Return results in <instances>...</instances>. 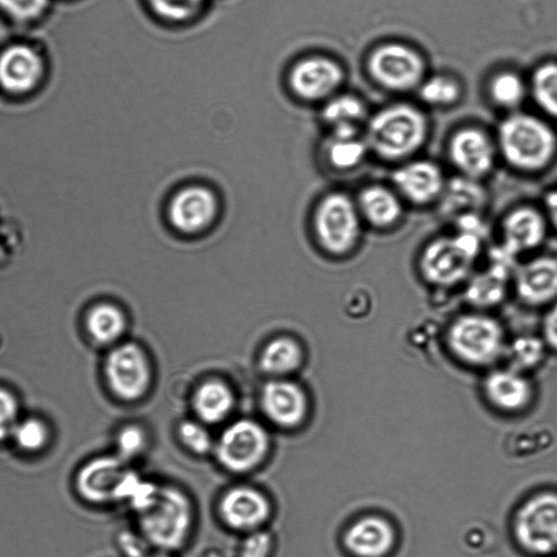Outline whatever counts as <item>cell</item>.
Returning a JSON list of instances; mask_svg holds the SVG:
<instances>
[{
    "instance_id": "44",
    "label": "cell",
    "mask_w": 557,
    "mask_h": 557,
    "mask_svg": "<svg viewBox=\"0 0 557 557\" xmlns=\"http://www.w3.org/2000/svg\"><path fill=\"white\" fill-rule=\"evenodd\" d=\"M544 203L552 223L557 228V190L548 193Z\"/></svg>"
},
{
    "instance_id": "26",
    "label": "cell",
    "mask_w": 557,
    "mask_h": 557,
    "mask_svg": "<svg viewBox=\"0 0 557 557\" xmlns=\"http://www.w3.org/2000/svg\"><path fill=\"white\" fill-rule=\"evenodd\" d=\"M86 330L98 344L116 342L125 330L122 311L112 304L101 302L89 309L86 315Z\"/></svg>"
},
{
    "instance_id": "8",
    "label": "cell",
    "mask_w": 557,
    "mask_h": 557,
    "mask_svg": "<svg viewBox=\"0 0 557 557\" xmlns=\"http://www.w3.org/2000/svg\"><path fill=\"white\" fill-rule=\"evenodd\" d=\"M361 215L356 201L343 193H332L320 202L314 218L318 239L333 255H344L357 244Z\"/></svg>"
},
{
    "instance_id": "45",
    "label": "cell",
    "mask_w": 557,
    "mask_h": 557,
    "mask_svg": "<svg viewBox=\"0 0 557 557\" xmlns=\"http://www.w3.org/2000/svg\"><path fill=\"white\" fill-rule=\"evenodd\" d=\"M148 557H171V556H169L164 552H160L159 554H154V555H151V556H148Z\"/></svg>"
},
{
    "instance_id": "43",
    "label": "cell",
    "mask_w": 557,
    "mask_h": 557,
    "mask_svg": "<svg viewBox=\"0 0 557 557\" xmlns=\"http://www.w3.org/2000/svg\"><path fill=\"white\" fill-rule=\"evenodd\" d=\"M543 332L546 343L557 349V304L547 312L543 323Z\"/></svg>"
},
{
    "instance_id": "37",
    "label": "cell",
    "mask_w": 557,
    "mask_h": 557,
    "mask_svg": "<svg viewBox=\"0 0 557 557\" xmlns=\"http://www.w3.org/2000/svg\"><path fill=\"white\" fill-rule=\"evenodd\" d=\"M176 434L181 444L190 453L201 456L213 450L214 442L202 422L183 420L177 424Z\"/></svg>"
},
{
    "instance_id": "30",
    "label": "cell",
    "mask_w": 557,
    "mask_h": 557,
    "mask_svg": "<svg viewBox=\"0 0 557 557\" xmlns=\"http://www.w3.org/2000/svg\"><path fill=\"white\" fill-rule=\"evenodd\" d=\"M367 151L366 140L358 136H336L331 134L327 144V156L333 166L348 170L361 163Z\"/></svg>"
},
{
    "instance_id": "28",
    "label": "cell",
    "mask_w": 557,
    "mask_h": 557,
    "mask_svg": "<svg viewBox=\"0 0 557 557\" xmlns=\"http://www.w3.org/2000/svg\"><path fill=\"white\" fill-rule=\"evenodd\" d=\"M366 107L360 98L350 94L337 92L323 102L321 116L331 127L355 125L366 117Z\"/></svg>"
},
{
    "instance_id": "40",
    "label": "cell",
    "mask_w": 557,
    "mask_h": 557,
    "mask_svg": "<svg viewBox=\"0 0 557 557\" xmlns=\"http://www.w3.org/2000/svg\"><path fill=\"white\" fill-rule=\"evenodd\" d=\"M17 422V399L10 391L0 387V442L12 435Z\"/></svg>"
},
{
    "instance_id": "27",
    "label": "cell",
    "mask_w": 557,
    "mask_h": 557,
    "mask_svg": "<svg viewBox=\"0 0 557 557\" xmlns=\"http://www.w3.org/2000/svg\"><path fill=\"white\" fill-rule=\"evenodd\" d=\"M159 22L182 26L194 23L207 10L210 0H143Z\"/></svg>"
},
{
    "instance_id": "4",
    "label": "cell",
    "mask_w": 557,
    "mask_h": 557,
    "mask_svg": "<svg viewBox=\"0 0 557 557\" xmlns=\"http://www.w3.org/2000/svg\"><path fill=\"white\" fill-rule=\"evenodd\" d=\"M479 249V238L469 232L434 238L422 249L419 271L430 284L454 286L468 277Z\"/></svg>"
},
{
    "instance_id": "10",
    "label": "cell",
    "mask_w": 557,
    "mask_h": 557,
    "mask_svg": "<svg viewBox=\"0 0 557 557\" xmlns=\"http://www.w3.org/2000/svg\"><path fill=\"white\" fill-rule=\"evenodd\" d=\"M109 388L121 400L132 403L143 398L152 382V368L145 351L136 344L115 346L104 361Z\"/></svg>"
},
{
    "instance_id": "25",
    "label": "cell",
    "mask_w": 557,
    "mask_h": 557,
    "mask_svg": "<svg viewBox=\"0 0 557 557\" xmlns=\"http://www.w3.org/2000/svg\"><path fill=\"white\" fill-rule=\"evenodd\" d=\"M302 358V350L297 342L288 337H278L263 347L259 367L272 379L286 377L300 368Z\"/></svg>"
},
{
    "instance_id": "19",
    "label": "cell",
    "mask_w": 557,
    "mask_h": 557,
    "mask_svg": "<svg viewBox=\"0 0 557 557\" xmlns=\"http://www.w3.org/2000/svg\"><path fill=\"white\" fill-rule=\"evenodd\" d=\"M216 201L207 188L193 186L181 190L171 201L169 216L182 232L194 233L206 227L214 218Z\"/></svg>"
},
{
    "instance_id": "6",
    "label": "cell",
    "mask_w": 557,
    "mask_h": 557,
    "mask_svg": "<svg viewBox=\"0 0 557 557\" xmlns=\"http://www.w3.org/2000/svg\"><path fill=\"white\" fill-rule=\"evenodd\" d=\"M270 437L256 420L243 418L230 423L214 442L218 462L227 471L243 474L256 469L267 457Z\"/></svg>"
},
{
    "instance_id": "16",
    "label": "cell",
    "mask_w": 557,
    "mask_h": 557,
    "mask_svg": "<svg viewBox=\"0 0 557 557\" xmlns=\"http://www.w3.org/2000/svg\"><path fill=\"white\" fill-rule=\"evenodd\" d=\"M128 473L120 457H98L79 470L76 486L86 500L106 504L121 499Z\"/></svg>"
},
{
    "instance_id": "13",
    "label": "cell",
    "mask_w": 557,
    "mask_h": 557,
    "mask_svg": "<svg viewBox=\"0 0 557 557\" xmlns=\"http://www.w3.org/2000/svg\"><path fill=\"white\" fill-rule=\"evenodd\" d=\"M447 154L461 176L476 181L492 171L496 148L485 132L469 126L451 135L447 145Z\"/></svg>"
},
{
    "instance_id": "21",
    "label": "cell",
    "mask_w": 557,
    "mask_h": 557,
    "mask_svg": "<svg viewBox=\"0 0 557 557\" xmlns=\"http://www.w3.org/2000/svg\"><path fill=\"white\" fill-rule=\"evenodd\" d=\"M393 525L379 516H366L355 521L344 535L346 548L358 557H383L393 547Z\"/></svg>"
},
{
    "instance_id": "1",
    "label": "cell",
    "mask_w": 557,
    "mask_h": 557,
    "mask_svg": "<svg viewBox=\"0 0 557 557\" xmlns=\"http://www.w3.org/2000/svg\"><path fill=\"white\" fill-rule=\"evenodd\" d=\"M428 132V120L419 109L395 103L370 117L364 140L376 157L398 161L416 153L423 146Z\"/></svg>"
},
{
    "instance_id": "35",
    "label": "cell",
    "mask_w": 557,
    "mask_h": 557,
    "mask_svg": "<svg viewBox=\"0 0 557 557\" xmlns=\"http://www.w3.org/2000/svg\"><path fill=\"white\" fill-rule=\"evenodd\" d=\"M474 182V180L462 176V178L449 183L448 186L446 183L443 191V194H447L445 195L446 210L453 213L462 207L473 208L480 205L482 202V190Z\"/></svg>"
},
{
    "instance_id": "33",
    "label": "cell",
    "mask_w": 557,
    "mask_h": 557,
    "mask_svg": "<svg viewBox=\"0 0 557 557\" xmlns=\"http://www.w3.org/2000/svg\"><path fill=\"white\" fill-rule=\"evenodd\" d=\"M52 0H0V14L17 25H32L46 16Z\"/></svg>"
},
{
    "instance_id": "31",
    "label": "cell",
    "mask_w": 557,
    "mask_h": 557,
    "mask_svg": "<svg viewBox=\"0 0 557 557\" xmlns=\"http://www.w3.org/2000/svg\"><path fill=\"white\" fill-rule=\"evenodd\" d=\"M419 97L433 107H449L459 99L461 89L458 82L444 74L423 79L418 86Z\"/></svg>"
},
{
    "instance_id": "36",
    "label": "cell",
    "mask_w": 557,
    "mask_h": 557,
    "mask_svg": "<svg viewBox=\"0 0 557 557\" xmlns=\"http://www.w3.org/2000/svg\"><path fill=\"white\" fill-rule=\"evenodd\" d=\"M11 437L21 449L30 453L38 451L46 445L49 431L40 419L30 417L18 420Z\"/></svg>"
},
{
    "instance_id": "42",
    "label": "cell",
    "mask_w": 557,
    "mask_h": 557,
    "mask_svg": "<svg viewBox=\"0 0 557 557\" xmlns=\"http://www.w3.org/2000/svg\"><path fill=\"white\" fill-rule=\"evenodd\" d=\"M120 546L127 557H148L150 545L140 533L124 532L120 536Z\"/></svg>"
},
{
    "instance_id": "7",
    "label": "cell",
    "mask_w": 557,
    "mask_h": 557,
    "mask_svg": "<svg viewBox=\"0 0 557 557\" xmlns=\"http://www.w3.org/2000/svg\"><path fill=\"white\" fill-rule=\"evenodd\" d=\"M345 81V71L334 58L307 53L295 59L286 70V89L300 101L324 102L336 95Z\"/></svg>"
},
{
    "instance_id": "12",
    "label": "cell",
    "mask_w": 557,
    "mask_h": 557,
    "mask_svg": "<svg viewBox=\"0 0 557 557\" xmlns=\"http://www.w3.org/2000/svg\"><path fill=\"white\" fill-rule=\"evenodd\" d=\"M424 61L412 48L399 42H387L376 47L369 55L368 71L382 87L406 91L421 84Z\"/></svg>"
},
{
    "instance_id": "29",
    "label": "cell",
    "mask_w": 557,
    "mask_h": 557,
    "mask_svg": "<svg viewBox=\"0 0 557 557\" xmlns=\"http://www.w3.org/2000/svg\"><path fill=\"white\" fill-rule=\"evenodd\" d=\"M531 91L537 106L557 119V62H546L534 71Z\"/></svg>"
},
{
    "instance_id": "9",
    "label": "cell",
    "mask_w": 557,
    "mask_h": 557,
    "mask_svg": "<svg viewBox=\"0 0 557 557\" xmlns=\"http://www.w3.org/2000/svg\"><path fill=\"white\" fill-rule=\"evenodd\" d=\"M513 533L528 552H557V493L544 492L524 502L513 519Z\"/></svg>"
},
{
    "instance_id": "3",
    "label": "cell",
    "mask_w": 557,
    "mask_h": 557,
    "mask_svg": "<svg viewBox=\"0 0 557 557\" xmlns=\"http://www.w3.org/2000/svg\"><path fill=\"white\" fill-rule=\"evenodd\" d=\"M497 148L512 168L533 172L552 160L556 149L553 129L541 119L522 112L511 113L498 125Z\"/></svg>"
},
{
    "instance_id": "5",
    "label": "cell",
    "mask_w": 557,
    "mask_h": 557,
    "mask_svg": "<svg viewBox=\"0 0 557 557\" xmlns=\"http://www.w3.org/2000/svg\"><path fill=\"white\" fill-rule=\"evenodd\" d=\"M447 344L461 361L484 366L495 361L502 354L504 332L495 319L481 313H468L450 324Z\"/></svg>"
},
{
    "instance_id": "2",
    "label": "cell",
    "mask_w": 557,
    "mask_h": 557,
    "mask_svg": "<svg viewBox=\"0 0 557 557\" xmlns=\"http://www.w3.org/2000/svg\"><path fill=\"white\" fill-rule=\"evenodd\" d=\"M137 513L139 533L150 546L164 553L186 543L195 519L190 498L171 485H158L150 502Z\"/></svg>"
},
{
    "instance_id": "41",
    "label": "cell",
    "mask_w": 557,
    "mask_h": 557,
    "mask_svg": "<svg viewBox=\"0 0 557 557\" xmlns=\"http://www.w3.org/2000/svg\"><path fill=\"white\" fill-rule=\"evenodd\" d=\"M273 547L272 535L262 529L248 532L239 548V557H269Z\"/></svg>"
},
{
    "instance_id": "23",
    "label": "cell",
    "mask_w": 557,
    "mask_h": 557,
    "mask_svg": "<svg viewBox=\"0 0 557 557\" xmlns=\"http://www.w3.org/2000/svg\"><path fill=\"white\" fill-rule=\"evenodd\" d=\"M484 391L488 400L504 411H518L532 396L529 381L513 370L492 372L485 380Z\"/></svg>"
},
{
    "instance_id": "24",
    "label": "cell",
    "mask_w": 557,
    "mask_h": 557,
    "mask_svg": "<svg viewBox=\"0 0 557 557\" xmlns=\"http://www.w3.org/2000/svg\"><path fill=\"white\" fill-rule=\"evenodd\" d=\"M235 404L232 388L222 380L208 379L201 382L191 396V407L202 423L215 424L228 417Z\"/></svg>"
},
{
    "instance_id": "34",
    "label": "cell",
    "mask_w": 557,
    "mask_h": 557,
    "mask_svg": "<svg viewBox=\"0 0 557 557\" xmlns=\"http://www.w3.org/2000/svg\"><path fill=\"white\" fill-rule=\"evenodd\" d=\"M504 294V273L500 269L479 275L469 289V299L478 305L487 306L497 302Z\"/></svg>"
},
{
    "instance_id": "32",
    "label": "cell",
    "mask_w": 557,
    "mask_h": 557,
    "mask_svg": "<svg viewBox=\"0 0 557 557\" xmlns=\"http://www.w3.org/2000/svg\"><path fill=\"white\" fill-rule=\"evenodd\" d=\"M525 84L513 72H500L490 83V96L498 107L512 109L518 107L525 97Z\"/></svg>"
},
{
    "instance_id": "39",
    "label": "cell",
    "mask_w": 557,
    "mask_h": 557,
    "mask_svg": "<svg viewBox=\"0 0 557 557\" xmlns=\"http://www.w3.org/2000/svg\"><path fill=\"white\" fill-rule=\"evenodd\" d=\"M543 354V343L530 336L515 339L509 349L511 361L518 369L535 366L542 359Z\"/></svg>"
},
{
    "instance_id": "17",
    "label": "cell",
    "mask_w": 557,
    "mask_h": 557,
    "mask_svg": "<svg viewBox=\"0 0 557 557\" xmlns=\"http://www.w3.org/2000/svg\"><path fill=\"white\" fill-rule=\"evenodd\" d=\"M392 182L399 196L418 206L438 199L446 185L442 169L430 160L401 164L393 172Z\"/></svg>"
},
{
    "instance_id": "14",
    "label": "cell",
    "mask_w": 557,
    "mask_h": 557,
    "mask_svg": "<svg viewBox=\"0 0 557 557\" xmlns=\"http://www.w3.org/2000/svg\"><path fill=\"white\" fill-rule=\"evenodd\" d=\"M218 510L226 527L248 533L261 529L271 516L272 506L260 490L240 485L222 495Z\"/></svg>"
},
{
    "instance_id": "20",
    "label": "cell",
    "mask_w": 557,
    "mask_h": 557,
    "mask_svg": "<svg viewBox=\"0 0 557 557\" xmlns=\"http://www.w3.org/2000/svg\"><path fill=\"white\" fill-rule=\"evenodd\" d=\"M546 232L545 220L534 208L521 206L510 210L502 222L503 247L518 255L537 247Z\"/></svg>"
},
{
    "instance_id": "38",
    "label": "cell",
    "mask_w": 557,
    "mask_h": 557,
    "mask_svg": "<svg viewBox=\"0 0 557 557\" xmlns=\"http://www.w3.org/2000/svg\"><path fill=\"white\" fill-rule=\"evenodd\" d=\"M148 437L146 431L137 424L123 426L116 436V448L122 460L140 456L146 449Z\"/></svg>"
},
{
    "instance_id": "18",
    "label": "cell",
    "mask_w": 557,
    "mask_h": 557,
    "mask_svg": "<svg viewBox=\"0 0 557 557\" xmlns=\"http://www.w3.org/2000/svg\"><path fill=\"white\" fill-rule=\"evenodd\" d=\"M515 287L525 305L537 306L557 296V260L537 257L521 264L515 273Z\"/></svg>"
},
{
    "instance_id": "15",
    "label": "cell",
    "mask_w": 557,
    "mask_h": 557,
    "mask_svg": "<svg viewBox=\"0 0 557 557\" xmlns=\"http://www.w3.org/2000/svg\"><path fill=\"white\" fill-rule=\"evenodd\" d=\"M260 406L273 424L283 429H294L305 421L309 403L299 384L280 377L271 379L263 385Z\"/></svg>"
},
{
    "instance_id": "11",
    "label": "cell",
    "mask_w": 557,
    "mask_h": 557,
    "mask_svg": "<svg viewBox=\"0 0 557 557\" xmlns=\"http://www.w3.org/2000/svg\"><path fill=\"white\" fill-rule=\"evenodd\" d=\"M47 61L36 44L16 40L0 48V90L11 97L32 94L42 84Z\"/></svg>"
},
{
    "instance_id": "22",
    "label": "cell",
    "mask_w": 557,
    "mask_h": 557,
    "mask_svg": "<svg viewBox=\"0 0 557 557\" xmlns=\"http://www.w3.org/2000/svg\"><path fill=\"white\" fill-rule=\"evenodd\" d=\"M366 222L377 230L394 226L403 215V203L396 191L381 184H371L361 189L356 201Z\"/></svg>"
}]
</instances>
